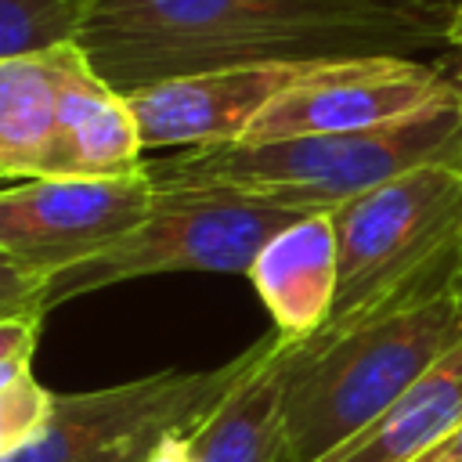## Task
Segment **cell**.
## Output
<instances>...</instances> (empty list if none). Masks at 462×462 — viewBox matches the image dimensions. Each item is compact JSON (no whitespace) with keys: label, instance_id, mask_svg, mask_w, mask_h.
<instances>
[{"label":"cell","instance_id":"cell-13","mask_svg":"<svg viewBox=\"0 0 462 462\" xmlns=\"http://www.w3.org/2000/svg\"><path fill=\"white\" fill-rule=\"evenodd\" d=\"M69 47L0 61V177H51L61 134V94Z\"/></svg>","mask_w":462,"mask_h":462},{"label":"cell","instance_id":"cell-1","mask_svg":"<svg viewBox=\"0 0 462 462\" xmlns=\"http://www.w3.org/2000/svg\"><path fill=\"white\" fill-rule=\"evenodd\" d=\"M458 0H90L79 47L119 90L274 61L455 47Z\"/></svg>","mask_w":462,"mask_h":462},{"label":"cell","instance_id":"cell-17","mask_svg":"<svg viewBox=\"0 0 462 462\" xmlns=\"http://www.w3.org/2000/svg\"><path fill=\"white\" fill-rule=\"evenodd\" d=\"M43 285L47 278L0 260V321L4 318H43Z\"/></svg>","mask_w":462,"mask_h":462},{"label":"cell","instance_id":"cell-20","mask_svg":"<svg viewBox=\"0 0 462 462\" xmlns=\"http://www.w3.org/2000/svg\"><path fill=\"white\" fill-rule=\"evenodd\" d=\"M419 462H462V422H458L437 448H430Z\"/></svg>","mask_w":462,"mask_h":462},{"label":"cell","instance_id":"cell-25","mask_svg":"<svg viewBox=\"0 0 462 462\" xmlns=\"http://www.w3.org/2000/svg\"><path fill=\"white\" fill-rule=\"evenodd\" d=\"M0 184H4V177H0Z\"/></svg>","mask_w":462,"mask_h":462},{"label":"cell","instance_id":"cell-6","mask_svg":"<svg viewBox=\"0 0 462 462\" xmlns=\"http://www.w3.org/2000/svg\"><path fill=\"white\" fill-rule=\"evenodd\" d=\"M260 350L263 339H256L217 368H166L101 390L54 393V411L43 433L0 462H97L148 433H188L249 372Z\"/></svg>","mask_w":462,"mask_h":462},{"label":"cell","instance_id":"cell-23","mask_svg":"<svg viewBox=\"0 0 462 462\" xmlns=\"http://www.w3.org/2000/svg\"><path fill=\"white\" fill-rule=\"evenodd\" d=\"M455 289H458V296H462V274H458V285H455Z\"/></svg>","mask_w":462,"mask_h":462},{"label":"cell","instance_id":"cell-15","mask_svg":"<svg viewBox=\"0 0 462 462\" xmlns=\"http://www.w3.org/2000/svg\"><path fill=\"white\" fill-rule=\"evenodd\" d=\"M90 0H0V61L79 43Z\"/></svg>","mask_w":462,"mask_h":462},{"label":"cell","instance_id":"cell-14","mask_svg":"<svg viewBox=\"0 0 462 462\" xmlns=\"http://www.w3.org/2000/svg\"><path fill=\"white\" fill-rule=\"evenodd\" d=\"M462 422V343L318 462H419Z\"/></svg>","mask_w":462,"mask_h":462},{"label":"cell","instance_id":"cell-19","mask_svg":"<svg viewBox=\"0 0 462 462\" xmlns=\"http://www.w3.org/2000/svg\"><path fill=\"white\" fill-rule=\"evenodd\" d=\"M162 440H166V437L148 433V437H137V440L123 444L119 451H112V455H105V458H97V462H155V451H159Z\"/></svg>","mask_w":462,"mask_h":462},{"label":"cell","instance_id":"cell-18","mask_svg":"<svg viewBox=\"0 0 462 462\" xmlns=\"http://www.w3.org/2000/svg\"><path fill=\"white\" fill-rule=\"evenodd\" d=\"M40 336V318H4L0 321V386L32 372V350Z\"/></svg>","mask_w":462,"mask_h":462},{"label":"cell","instance_id":"cell-3","mask_svg":"<svg viewBox=\"0 0 462 462\" xmlns=\"http://www.w3.org/2000/svg\"><path fill=\"white\" fill-rule=\"evenodd\" d=\"M462 343V296L440 289L357 321L292 339L285 361V440L292 462H318Z\"/></svg>","mask_w":462,"mask_h":462},{"label":"cell","instance_id":"cell-7","mask_svg":"<svg viewBox=\"0 0 462 462\" xmlns=\"http://www.w3.org/2000/svg\"><path fill=\"white\" fill-rule=\"evenodd\" d=\"M148 173L130 177H32L0 188V256L40 278L76 267L126 231L152 206Z\"/></svg>","mask_w":462,"mask_h":462},{"label":"cell","instance_id":"cell-12","mask_svg":"<svg viewBox=\"0 0 462 462\" xmlns=\"http://www.w3.org/2000/svg\"><path fill=\"white\" fill-rule=\"evenodd\" d=\"M274 328L289 339H310L332 314L339 285V245L332 213H307L278 231L249 267Z\"/></svg>","mask_w":462,"mask_h":462},{"label":"cell","instance_id":"cell-9","mask_svg":"<svg viewBox=\"0 0 462 462\" xmlns=\"http://www.w3.org/2000/svg\"><path fill=\"white\" fill-rule=\"evenodd\" d=\"M314 61L238 65L162 79L126 94L144 148H213L245 137L253 119Z\"/></svg>","mask_w":462,"mask_h":462},{"label":"cell","instance_id":"cell-16","mask_svg":"<svg viewBox=\"0 0 462 462\" xmlns=\"http://www.w3.org/2000/svg\"><path fill=\"white\" fill-rule=\"evenodd\" d=\"M51 411H54V393L40 386L32 372H22L18 379L4 383L0 386V458L32 444L51 422Z\"/></svg>","mask_w":462,"mask_h":462},{"label":"cell","instance_id":"cell-21","mask_svg":"<svg viewBox=\"0 0 462 462\" xmlns=\"http://www.w3.org/2000/svg\"><path fill=\"white\" fill-rule=\"evenodd\" d=\"M455 47H462V0L455 7Z\"/></svg>","mask_w":462,"mask_h":462},{"label":"cell","instance_id":"cell-10","mask_svg":"<svg viewBox=\"0 0 462 462\" xmlns=\"http://www.w3.org/2000/svg\"><path fill=\"white\" fill-rule=\"evenodd\" d=\"M289 346V336L267 332L249 372L199 426L166 437L155 462H292L282 411Z\"/></svg>","mask_w":462,"mask_h":462},{"label":"cell","instance_id":"cell-4","mask_svg":"<svg viewBox=\"0 0 462 462\" xmlns=\"http://www.w3.org/2000/svg\"><path fill=\"white\" fill-rule=\"evenodd\" d=\"M332 224L339 285L321 328L455 289L462 274V166L401 173L332 209Z\"/></svg>","mask_w":462,"mask_h":462},{"label":"cell","instance_id":"cell-2","mask_svg":"<svg viewBox=\"0 0 462 462\" xmlns=\"http://www.w3.org/2000/svg\"><path fill=\"white\" fill-rule=\"evenodd\" d=\"M422 166H462L458 97L350 134L184 148L173 159L144 162V173L152 188H235L296 213H332Z\"/></svg>","mask_w":462,"mask_h":462},{"label":"cell","instance_id":"cell-24","mask_svg":"<svg viewBox=\"0 0 462 462\" xmlns=\"http://www.w3.org/2000/svg\"><path fill=\"white\" fill-rule=\"evenodd\" d=\"M0 260H4V256H0ZM7 263H11V260H7Z\"/></svg>","mask_w":462,"mask_h":462},{"label":"cell","instance_id":"cell-8","mask_svg":"<svg viewBox=\"0 0 462 462\" xmlns=\"http://www.w3.org/2000/svg\"><path fill=\"white\" fill-rule=\"evenodd\" d=\"M458 97L455 79L422 58L314 61L245 130L242 141H285L386 126Z\"/></svg>","mask_w":462,"mask_h":462},{"label":"cell","instance_id":"cell-5","mask_svg":"<svg viewBox=\"0 0 462 462\" xmlns=\"http://www.w3.org/2000/svg\"><path fill=\"white\" fill-rule=\"evenodd\" d=\"M307 213L235 188H155L144 220L97 256L65 267L43 285V310L76 296L173 271L249 274L256 253Z\"/></svg>","mask_w":462,"mask_h":462},{"label":"cell","instance_id":"cell-22","mask_svg":"<svg viewBox=\"0 0 462 462\" xmlns=\"http://www.w3.org/2000/svg\"><path fill=\"white\" fill-rule=\"evenodd\" d=\"M451 79H455V90H458V105H462V69H458Z\"/></svg>","mask_w":462,"mask_h":462},{"label":"cell","instance_id":"cell-11","mask_svg":"<svg viewBox=\"0 0 462 462\" xmlns=\"http://www.w3.org/2000/svg\"><path fill=\"white\" fill-rule=\"evenodd\" d=\"M144 170V144L126 94H119L83 54L69 47L65 94H61V134L51 162V177H130Z\"/></svg>","mask_w":462,"mask_h":462}]
</instances>
